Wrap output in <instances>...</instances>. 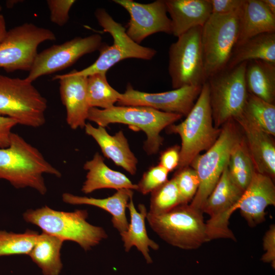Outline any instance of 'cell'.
<instances>
[{"mask_svg":"<svg viewBox=\"0 0 275 275\" xmlns=\"http://www.w3.org/2000/svg\"><path fill=\"white\" fill-rule=\"evenodd\" d=\"M44 174L62 176L37 148L12 132L9 146L0 148V179L16 188L30 187L44 195L47 192Z\"/></svg>","mask_w":275,"mask_h":275,"instance_id":"obj_1","label":"cell"},{"mask_svg":"<svg viewBox=\"0 0 275 275\" xmlns=\"http://www.w3.org/2000/svg\"><path fill=\"white\" fill-rule=\"evenodd\" d=\"M166 129L169 133L178 134L181 140L178 170L189 167L201 152L207 151L214 144L221 128L214 125L207 81L203 84L200 94L185 119Z\"/></svg>","mask_w":275,"mask_h":275,"instance_id":"obj_2","label":"cell"},{"mask_svg":"<svg viewBox=\"0 0 275 275\" xmlns=\"http://www.w3.org/2000/svg\"><path fill=\"white\" fill-rule=\"evenodd\" d=\"M183 116L142 106H113L107 109L90 108L87 120L105 127L121 123L142 130L146 135L144 149L149 155L157 153L163 143L161 131Z\"/></svg>","mask_w":275,"mask_h":275,"instance_id":"obj_3","label":"cell"},{"mask_svg":"<svg viewBox=\"0 0 275 275\" xmlns=\"http://www.w3.org/2000/svg\"><path fill=\"white\" fill-rule=\"evenodd\" d=\"M86 210L72 212L53 210L47 206L29 209L23 214L25 222L39 227L43 232L59 237L64 241H74L85 251L91 249L107 237L102 227L87 221Z\"/></svg>","mask_w":275,"mask_h":275,"instance_id":"obj_4","label":"cell"},{"mask_svg":"<svg viewBox=\"0 0 275 275\" xmlns=\"http://www.w3.org/2000/svg\"><path fill=\"white\" fill-rule=\"evenodd\" d=\"M151 229L164 241L183 250H195L209 241L203 213L189 204H180L158 215L148 212Z\"/></svg>","mask_w":275,"mask_h":275,"instance_id":"obj_5","label":"cell"},{"mask_svg":"<svg viewBox=\"0 0 275 275\" xmlns=\"http://www.w3.org/2000/svg\"><path fill=\"white\" fill-rule=\"evenodd\" d=\"M246 63L226 67L207 80L213 123L217 128L243 112L249 95L245 81Z\"/></svg>","mask_w":275,"mask_h":275,"instance_id":"obj_6","label":"cell"},{"mask_svg":"<svg viewBox=\"0 0 275 275\" xmlns=\"http://www.w3.org/2000/svg\"><path fill=\"white\" fill-rule=\"evenodd\" d=\"M47 100L26 78L0 75V115L21 125L38 128L46 121Z\"/></svg>","mask_w":275,"mask_h":275,"instance_id":"obj_7","label":"cell"},{"mask_svg":"<svg viewBox=\"0 0 275 275\" xmlns=\"http://www.w3.org/2000/svg\"><path fill=\"white\" fill-rule=\"evenodd\" d=\"M241 6L230 14H211L202 27L201 40L207 80L227 65L238 39Z\"/></svg>","mask_w":275,"mask_h":275,"instance_id":"obj_8","label":"cell"},{"mask_svg":"<svg viewBox=\"0 0 275 275\" xmlns=\"http://www.w3.org/2000/svg\"><path fill=\"white\" fill-rule=\"evenodd\" d=\"M235 124L234 120L224 124L214 144L205 153L198 155L189 166L196 171L200 180L198 189L189 204L195 209L201 211L228 164L232 147L240 136Z\"/></svg>","mask_w":275,"mask_h":275,"instance_id":"obj_9","label":"cell"},{"mask_svg":"<svg viewBox=\"0 0 275 275\" xmlns=\"http://www.w3.org/2000/svg\"><path fill=\"white\" fill-rule=\"evenodd\" d=\"M95 16L103 31L112 36L113 43L110 46L103 44L99 50L100 53L97 60L86 68L77 70L78 74L88 77L95 73H106L111 67L123 60L134 58L150 60L156 54L154 49L133 41L126 34L125 27L116 21L105 9H97Z\"/></svg>","mask_w":275,"mask_h":275,"instance_id":"obj_10","label":"cell"},{"mask_svg":"<svg viewBox=\"0 0 275 275\" xmlns=\"http://www.w3.org/2000/svg\"><path fill=\"white\" fill-rule=\"evenodd\" d=\"M202 27L193 28L178 37L169 48V73L174 89L202 86L207 81L202 45Z\"/></svg>","mask_w":275,"mask_h":275,"instance_id":"obj_11","label":"cell"},{"mask_svg":"<svg viewBox=\"0 0 275 275\" xmlns=\"http://www.w3.org/2000/svg\"><path fill=\"white\" fill-rule=\"evenodd\" d=\"M56 39L50 30L33 23L25 22L12 28L0 43V68L7 72H29L38 54L39 45Z\"/></svg>","mask_w":275,"mask_h":275,"instance_id":"obj_12","label":"cell"},{"mask_svg":"<svg viewBox=\"0 0 275 275\" xmlns=\"http://www.w3.org/2000/svg\"><path fill=\"white\" fill-rule=\"evenodd\" d=\"M243 192L231 178L227 165L201 209L202 213L210 217L206 223L209 241L219 238L236 239L229 227V221L236 210Z\"/></svg>","mask_w":275,"mask_h":275,"instance_id":"obj_13","label":"cell"},{"mask_svg":"<svg viewBox=\"0 0 275 275\" xmlns=\"http://www.w3.org/2000/svg\"><path fill=\"white\" fill-rule=\"evenodd\" d=\"M103 44L101 35L94 34L51 46L38 53L25 78L33 82L42 76L65 69L84 55L99 50Z\"/></svg>","mask_w":275,"mask_h":275,"instance_id":"obj_14","label":"cell"},{"mask_svg":"<svg viewBox=\"0 0 275 275\" xmlns=\"http://www.w3.org/2000/svg\"><path fill=\"white\" fill-rule=\"evenodd\" d=\"M202 86H187L160 93H147L136 90L128 84L121 93L117 103L120 106H142L164 112L186 116L191 111Z\"/></svg>","mask_w":275,"mask_h":275,"instance_id":"obj_15","label":"cell"},{"mask_svg":"<svg viewBox=\"0 0 275 275\" xmlns=\"http://www.w3.org/2000/svg\"><path fill=\"white\" fill-rule=\"evenodd\" d=\"M124 8L130 19L126 32L135 42L140 44L148 36L157 33L172 34L170 18L167 16L164 0L141 4L132 0H114Z\"/></svg>","mask_w":275,"mask_h":275,"instance_id":"obj_16","label":"cell"},{"mask_svg":"<svg viewBox=\"0 0 275 275\" xmlns=\"http://www.w3.org/2000/svg\"><path fill=\"white\" fill-rule=\"evenodd\" d=\"M275 205V186L267 175L254 172L236 205L249 226L254 227L265 220L266 208Z\"/></svg>","mask_w":275,"mask_h":275,"instance_id":"obj_17","label":"cell"},{"mask_svg":"<svg viewBox=\"0 0 275 275\" xmlns=\"http://www.w3.org/2000/svg\"><path fill=\"white\" fill-rule=\"evenodd\" d=\"M74 69L67 74L56 75L61 101L66 111V122L72 129L84 128L90 109L87 97V77Z\"/></svg>","mask_w":275,"mask_h":275,"instance_id":"obj_18","label":"cell"},{"mask_svg":"<svg viewBox=\"0 0 275 275\" xmlns=\"http://www.w3.org/2000/svg\"><path fill=\"white\" fill-rule=\"evenodd\" d=\"M234 121L244 134V140L255 170L274 179L275 145L272 136L261 129L243 113Z\"/></svg>","mask_w":275,"mask_h":275,"instance_id":"obj_19","label":"cell"},{"mask_svg":"<svg viewBox=\"0 0 275 275\" xmlns=\"http://www.w3.org/2000/svg\"><path fill=\"white\" fill-rule=\"evenodd\" d=\"M84 129L86 133L98 144L104 157L111 159L117 166L131 175L136 173L138 160L122 130L112 135L105 127L99 126L96 127L90 123H86Z\"/></svg>","mask_w":275,"mask_h":275,"instance_id":"obj_20","label":"cell"},{"mask_svg":"<svg viewBox=\"0 0 275 275\" xmlns=\"http://www.w3.org/2000/svg\"><path fill=\"white\" fill-rule=\"evenodd\" d=\"M171 17L172 34L178 37L189 30L203 27L212 14L210 0H164Z\"/></svg>","mask_w":275,"mask_h":275,"instance_id":"obj_21","label":"cell"},{"mask_svg":"<svg viewBox=\"0 0 275 275\" xmlns=\"http://www.w3.org/2000/svg\"><path fill=\"white\" fill-rule=\"evenodd\" d=\"M83 168L87 171L86 180L81 189L85 194L102 188L137 190L136 184L133 183L124 174L108 167L98 152L95 153L92 159L84 163Z\"/></svg>","mask_w":275,"mask_h":275,"instance_id":"obj_22","label":"cell"},{"mask_svg":"<svg viewBox=\"0 0 275 275\" xmlns=\"http://www.w3.org/2000/svg\"><path fill=\"white\" fill-rule=\"evenodd\" d=\"M133 195V190L124 188L118 190L112 196L103 199L79 196L65 193L62 195V200L69 204L88 205L104 210L112 215L113 227L121 233L126 231L128 227L126 210Z\"/></svg>","mask_w":275,"mask_h":275,"instance_id":"obj_23","label":"cell"},{"mask_svg":"<svg viewBox=\"0 0 275 275\" xmlns=\"http://www.w3.org/2000/svg\"><path fill=\"white\" fill-rule=\"evenodd\" d=\"M275 33V15L269 12L261 0H243L236 46L257 35Z\"/></svg>","mask_w":275,"mask_h":275,"instance_id":"obj_24","label":"cell"},{"mask_svg":"<svg viewBox=\"0 0 275 275\" xmlns=\"http://www.w3.org/2000/svg\"><path fill=\"white\" fill-rule=\"evenodd\" d=\"M127 208L130 213V223L126 231L120 233L124 250L128 252L132 246H135L142 254L147 263H151L152 260L149 254V248L158 250L159 246L148 235L145 225L148 213L147 208L144 204H140L138 211L132 198L129 200Z\"/></svg>","mask_w":275,"mask_h":275,"instance_id":"obj_25","label":"cell"},{"mask_svg":"<svg viewBox=\"0 0 275 275\" xmlns=\"http://www.w3.org/2000/svg\"><path fill=\"white\" fill-rule=\"evenodd\" d=\"M245 81L249 94L274 104L275 63L262 60L247 62Z\"/></svg>","mask_w":275,"mask_h":275,"instance_id":"obj_26","label":"cell"},{"mask_svg":"<svg viewBox=\"0 0 275 275\" xmlns=\"http://www.w3.org/2000/svg\"><path fill=\"white\" fill-rule=\"evenodd\" d=\"M252 60L275 63V33L257 35L235 46L226 67Z\"/></svg>","mask_w":275,"mask_h":275,"instance_id":"obj_27","label":"cell"},{"mask_svg":"<svg viewBox=\"0 0 275 275\" xmlns=\"http://www.w3.org/2000/svg\"><path fill=\"white\" fill-rule=\"evenodd\" d=\"M62 239L42 232L29 255L42 270L44 275H59L63 267L61 250L64 242Z\"/></svg>","mask_w":275,"mask_h":275,"instance_id":"obj_28","label":"cell"},{"mask_svg":"<svg viewBox=\"0 0 275 275\" xmlns=\"http://www.w3.org/2000/svg\"><path fill=\"white\" fill-rule=\"evenodd\" d=\"M227 167L232 180L244 191L256 170L244 138L241 135L232 147Z\"/></svg>","mask_w":275,"mask_h":275,"instance_id":"obj_29","label":"cell"},{"mask_svg":"<svg viewBox=\"0 0 275 275\" xmlns=\"http://www.w3.org/2000/svg\"><path fill=\"white\" fill-rule=\"evenodd\" d=\"M87 91L90 108H109L117 103L121 95L109 84L106 73H95L88 76Z\"/></svg>","mask_w":275,"mask_h":275,"instance_id":"obj_30","label":"cell"},{"mask_svg":"<svg viewBox=\"0 0 275 275\" xmlns=\"http://www.w3.org/2000/svg\"><path fill=\"white\" fill-rule=\"evenodd\" d=\"M242 113L261 129L275 136V105L249 94Z\"/></svg>","mask_w":275,"mask_h":275,"instance_id":"obj_31","label":"cell"},{"mask_svg":"<svg viewBox=\"0 0 275 275\" xmlns=\"http://www.w3.org/2000/svg\"><path fill=\"white\" fill-rule=\"evenodd\" d=\"M39 234L26 230L22 233L0 231V257L14 255H29Z\"/></svg>","mask_w":275,"mask_h":275,"instance_id":"obj_32","label":"cell"},{"mask_svg":"<svg viewBox=\"0 0 275 275\" xmlns=\"http://www.w3.org/2000/svg\"><path fill=\"white\" fill-rule=\"evenodd\" d=\"M180 205L179 194L173 177L151 193L149 213L154 215L167 212Z\"/></svg>","mask_w":275,"mask_h":275,"instance_id":"obj_33","label":"cell"},{"mask_svg":"<svg viewBox=\"0 0 275 275\" xmlns=\"http://www.w3.org/2000/svg\"><path fill=\"white\" fill-rule=\"evenodd\" d=\"M173 178L178 188L180 204H187L195 197L199 186L196 171L190 167H185L178 170Z\"/></svg>","mask_w":275,"mask_h":275,"instance_id":"obj_34","label":"cell"},{"mask_svg":"<svg viewBox=\"0 0 275 275\" xmlns=\"http://www.w3.org/2000/svg\"><path fill=\"white\" fill-rule=\"evenodd\" d=\"M169 173L159 164L150 167L136 184V190L144 195L151 193L168 180Z\"/></svg>","mask_w":275,"mask_h":275,"instance_id":"obj_35","label":"cell"},{"mask_svg":"<svg viewBox=\"0 0 275 275\" xmlns=\"http://www.w3.org/2000/svg\"><path fill=\"white\" fill-rule=\"evenodd\" d=\"M74 0H48L50 19L56 24L63 26L69 19V11L75 3Z\"/></svg>","mask_w":275,"mask_h":275,"instance_id":"obj_36","label":"cell"},{"mask_svg":"<svg viewBox=\"0 0 275 275\" xmlns=\"http://www.w3.org/2000/svg\"><path fill=\"white\" fill-rule=\"evenodd\" d=\"M263 249L265 251L261 260L270 263L273 268H275V226L272 224L266 232L263 239Z\"/></svg>","mask_w":275,"mask_h":275,"instance_id":"obj_37","label":"cell"},{"mask_svg":"<svg viewBox=\"0 0 275 275\" xmlns=\"http://www.w3.org/2000/svg\"><path fill=\"white\" fill-rule=\"evenodd\" d=\"M180 147L175 145L164 150L160 154L158 164L169 172L177 168L180 160Z\"/></svg>","mask_w":275,"mask_h":275,"instance_id":"obj_38","label":"cell"},{"mask_svg":"<svg viewBox=\"0 0 275 275\" xmlns=\"http://www.w3.org/2000/svg\"><path fill=\"white\" fill-rule=\"evenodd\" d=\"M213 14H230L237 10L242 5L243 0H210Z\"/></svg>","mask_w":275,"mask_h":275,"instance_id":"obj_39","label":"cell"},{"mask_svg":"<svg viewBox=\"0 0 275 275\" xmlns=\"http://www.w3.org/2000/svg\"><path fill=\"white\" fill-rule=\"evenodd\" d=\"M17 124L15 120L0 115V148L9 146L12 129Z\"/></svg>","mask_w":275,"mask_h":275,"instance_id":"obj_40","label":"cell"},{"mask_svg":"<svg viewBox=\"0 0 275 275\" xmlns=\"http://www.w3.org/2000/svg\"><path fill=\"white\" fill-rule=\"evenodd\" d=\"M8 31L4 16L0 13V43L5 37Z\"/></svg>","mask_w":275,"mask_h":275,"instance_id":"obj_41","label":"cell"},{"mask_svg":"<svg viewBox=\"0 0 275 275\" xmlns=\"http://www.w3.org/2000/svg\"><path fill=\"white\" fill-rule=\"evenodd\" d=\"M261 2L267 10L272 14L275 15V1L261 0Z\"/></svg>","mask_w":275,"mask_h":275,"instance_id":"obj_42","label":"cell"},{"mask_svg":"<svg viewBox=\"0 0 275 275\" xmlns=\"http://www.w3.org/2000/svg\"><path fill=\"white\" fill-rule=\"evenodd\" d=\"M2 10V7H1V6L0 5V11H1Z\"/></svg>","mask_w":275,"mask_h":275,"instance_id":"obj_43","label":"cell"}]
</instances>
